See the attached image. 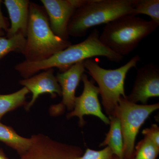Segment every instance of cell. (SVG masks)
Returning <instances> with one entry per match:
<instances>
[{"label":"cell","instance_id":"1","mask_svg":"<svg viewBox=\"0 0 159 159\" xmlns=\"http://www.w3.org/2000/svg\"><path fill=\"white\" fill-rule=\"evenodd\" d=\"M99 37V31L95 29L83 41L71 44L45 60L34 62L24 61L15 66V70L26 79L40 71L54 68L58 69L59 72H63L77 63L97 56L106 57L112 62L122 61L124 57L106 47L100 41Z\"/></svg>","mask_w":159,"mask_h":159},{"label":"cell","instance_id":"2","mask_svg":"<svg viewBox=\"0 0 159 159\" xmlns=\"http://www.w3.org/2000/svg\"><path fill=\"white\" fill-rule=\"evenodd\" d=\"M25 47L21 54L28 62L45 60L72 44L56 36L51 30L43 6L30 2Z\"/></svg>","mask_w":159,"mask_h":159},{"label":"cell","instance_id":"3","mask_svg":"<svg viewBox=\"0 0 159 159\" xmlns=\"http://www.w3.org/2000/svg\"><path fill=\"white\" fill-rule=\"evenodd\" d=\"M158 26L151 20L125 15L106 24L99 34V40L109 49L124 57L136 48Z\"/></svg>","mask_w":159,"mask_h":159},{"label":"cell","instance_id":"4","mask_svg":"<svg viewBox=\"0 0 159 159\" xmlns=\"http://www.w3.org/2000/svg\"><path fill=\"white\" fill-rule=\"evenodd\" d=\"M136 0H86L72 16L68 26L69 36H84L93 27L107 24L131 15Z\"/></svg>","mask_w":159,"mask_h":159},{"label":"cell","instance_id":"5","mask_svg":"<svg viewBox=\"0 0 159 159\" xmlns=\"http://www.w3.org/2000/svg\"><path fill=\"white\" fill-rule=\"evenodd\" d=\"M140 61V56L135 55L124 65L114 70L103 68L93 58L84 61L88 73L98 84L102 105L109 116L114 115L120 98L126 97L124 83L126 75L131 69L136 67Z\"/></svg>","mask_w":159,"mask_h":159},{"label":"cell","instance_id":"6","mask_svg":"<svg viewBox=\"0 0 159 159\" xmlns=\"http://www.w3.org/2000/svg\"><path fill=\"white\" fill-rule=\"evenodd\" d=\"M159 103L139 105L121 97L114 115L119 119L123 139V159H133L136 138L151 114L158 109Z\"/></svg>","mask_w":159,"mask_h":159},{"label":"cell","instance_id":"7","mask_svg":"<svg viewBox=\"0 0 159 159\" xmlns=\"http://www.w3.org/2000/svg\"><path fill=\"white\" fill-rule=\"evenodd\" d=\"M31 139V147L20 159H76L82 155L80 147L57 142L43 134Z\"/></svg>","mask_w":159,"mask_h":159},{"label":"cell","instance_id":"8","mask_svg":"<svg viewBox=\"0 0 159 159\" xmlns=\"http://www.w3.org/2000/svg\"><path fill=\"white\" fill-rule=\"evenodd\" d=\"M86 0H41L48 17L51 30L56 36L69 40L68 26L77 8Z\"/></svg>","mask_w":159,"mask_h":159},{"label":"cell","instance_id":"9","mask_svg":"<svg viewBox=\"0 0 159 159\" xmlns=\"http://www.w3.org/2000/svg\"><path fill=\"white\" fill-rule=\"evenodd\" d=\"M81 80L84 83L83 91L80 96L76 97L74 109L67 115V118L78 117L79 125L83 126L86 122L84 116L92 115L98 117L107 125L110 124L109 119L102 113L99 102V88L94 84L93 80L89 79L85 74L83 75Z\"/></svg>","mask_w":159,"mask_h":159},{"label":"cell","instance_id":"10","mask_svg":"<svg viewBox=\"0 0 159 159\" xmlns=\"http://www.w3.org/2000/svg\"><path fill=\"white\" fill-rule=\"evenodd\" d=\"M85 72L84 61L72 66L63 72H58L56 77L61 91V102L51 107V112L54 116L61 114L64 108L73 111L76 99L75 93L83 75Z\"/></svg>","mask_w":159,"mask_h":159},{"label":"cell","instance_id":"11","mask_svg":"<svg viewBox=\"0 0 159 159\" xmlns=\"http://www.w3.org/2000/svg\"><path fill=\"white\" fill-rule=\"evenodd\" d=\"M159 96V69L153 64L145 65L138 70L133 88L126 98L134 103L146 104L149 98Z\"/></svg>","mask_w":159,"mask_h":159},{"label":"cell","instance_id":"12","mask_svg":"<svg viewBox=\"0 0 159 159\" xmlns=\"http://www.w3.org/2000/svg\"><path fill=\"white\" fill-rule=\"evenodd\" d=\"M54 73V69H48L20 81V84L32 93L31 101L25 106L26 110H29L42 94L49 93L52 98H56L57 95L61 96V89Z\"/></svg>","mask_w":159,"mask_h":159},{"label":"cell","instance_id":"13","mask_svg":"<svg viewBox=\"0 0 159 159\" xmlns=\"http://www.w3.org/2000/svg\"><path fill=\"white\" fill-rule=\"evenodd\" d=\"M29 0H5V5L11 22V26L6 32L8 38L21 33L26 37L29 23Z\"/></svg>","mask_w":159,"mask_h":159},{"label":"cell","instance_id":"14","mask_svg":"<svg viewBox=\"0 0 159 159\" xmlns=\"http://www.w3.org/2000/svg\"><path fill=\"white\" fill-rule=\"evenodd\" d=\"M0 141L17 152L20 156L26 153L31 147V138L19 135L12 127L0 122Z\"/></svg>","mask_w":159,"mask_h":159},{"label":"cell","instance_id":"15","mask_svg":"<svg viewBox=\"0 0 159 159\" xmlns=\"http://www.w3.org/2000/svg\"><path fill=\"white\" fill-rule=\"evenodd\" d=\"M109 119L110 124V130L106 134L105 140L99 146L108 145L114 155L123 159V139L120 121L115 116H109Z\"/></svg>","mask_w":159,"mask_h":159},{"label":"cell","instance_id":"16","mask_svg":"<svg viewBox=\"0 0 159 159\" xmlns=\"http://www.w3.org/2000/svg\"><path fill=\"white\" fill-rule=\"evenodd\" d=\"M29 93L28 89L23 87L12 93L0 94V121L7 113L25 105L26 96Z\"/></svg>","mask_w":159,"mask_h":159},{"label":"cell","instance_id":"17","mask_svg":"<svg viewBox=\"0 0 159 159\" xmlns=\"http://www.w3.org/2000/svg\"><path fill=\"white\" fill-rule=\"evenodd\" d=\"M144 14L159 25V0H136L131 15Z\"/></svg>","mask_w":159,"mask_h":159},{"label":"cell","instance_id":"18","mask_svg":"<svg viewBox=\"0 0 159 159\" xmlns=\"http://www.w3.org/2000/svg\"><path fill=\"white\" fill-rule=\"evenodd\" d=\"M26 38L21 33L8 38L0 36V60L11 52L20 53L25 47Z\"/></svg>","mask_w":159,"mask_h":159},{"label":"cell","instance_id":"19","mask_svg":"<svg viewBox=\"0 0 159 159\" xmlns=\"http://www.w3.org/2000/svg\"><path fill=\"white\" fill-rule=\"evenodd\" d=\"M135 149L133 159H156L159 153V148L145 137L138 143Z\"/></svg>","mask_w":159,"mask_h":159},{"label":"cell","instance_id":"20","mask_svg":"<svg viewBox=\"0 0 159 159\" xmlns=\"http://www.w3.org/2000/svg\"><path fill=\"white\" fill-rule=\"evenodd\" d=\"M113 155L111 148L108 146L99 151L88 148L83 155L76 159H112Z\"/></svg>","mask_w":159,"mask_h":159},{"label":"cell","instance_id":"21","mask_svg":"<svg viewBox=\"0 0 159 159\" xmlns=\"http://www.w3.org/2000/svg\"><path fill=\"white\" fill-rule=\"evenodd\" d=\"M142 133L159 148V128L157 124H152L150 128L145 129Z\"/></svg>","mask_w":159,"mask_h":159},{"label":"cell","instance_id":"22","mask_svg":"<svg viewBox=\"0 0 159 159\" xmlns=\"http://www.w3.org/2000/svg\"><path fill=\"white\" fill-rule=\"evenodd\" d=\"M2 1L0 0V27L5 31L7 32L10 27V23L8 19L3 16L1 9V4L2 3Z\"/></svg>","mask_w":159,"mask_h":159},{"label":"cell","instance_id":"23","mask_svg":"<svg viewBox=\"0 0 159 159\" xmlns=\"http://www.w3.org/2000/svg\"><path fill=\"white\" fill-rule=\"evenodd\" d=\"M0 159H9L7 157L6 154L2 149L0 148Z\"/></svg>","mask_w":159,"mask_h":159},{"label":"cell","instance_id":"24","mask_svg":"<svg viewBox=\"0 0 159 159\" xmlns=\"http://www.w3.org/2000/svg\"><path fill=\"white\" fill-rule=\"evenodd\" d=\"M6 34V32L0 27V36H4Z\"/></svg>","mask_w":159,"mask_h":159},{"label":"cell","instance_id":"25","mask_svg":"<svg viewBox=\"0 0 159 159\" xmlns=\"http://www.w3.org/2000/svg\"><path fill=\"white\" fill-rule=\"evenodd\" d=\"M112 159H123L122 158H120L119 157L116 156L115 155H113L112 157Z\"/></svg>","mask_w":159,"mask_h":159}]
</instances>
